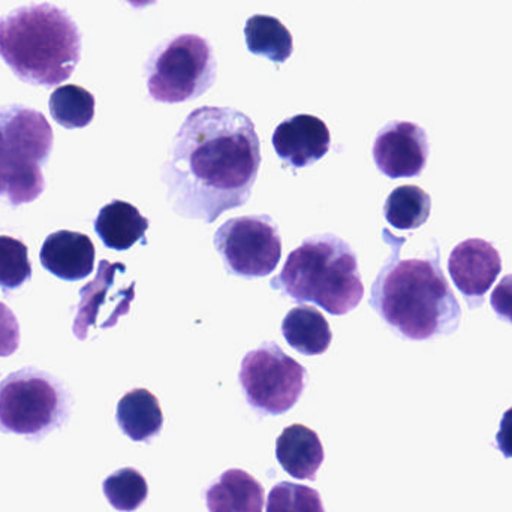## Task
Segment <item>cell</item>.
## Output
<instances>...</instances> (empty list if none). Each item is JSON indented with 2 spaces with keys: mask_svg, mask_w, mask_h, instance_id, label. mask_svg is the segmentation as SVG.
<instances>
[{
  "mask_svg": "<svg viewBox=\"0 0 512 512\" xmlns=\"http://www.w3.org/2000/svg\"><path fill=\"white\" fill-rule=\"evenodd\" d=\"M0 57L24 83L59 86L80 62L81 33L65 9L23 6L0 20Z\"/></svg>",
  "mask_w": 512,
  "mask_h": 512,
  "instance_id": "3957f363",
  "label": "cell"
},
{
  "mask_svg": "<svg viewBox=\"0 0 512 512\" xmlns=\"http://www.w3.org/2000/svg\"><path fill=\"white\" fill-rule=\"evenodd\" d=\"M496 445L505 459H512V408L505 412L496 435Z\"/></svg>",
  "mask_w": 512,
  "mask_h": 512,
  "instance_id": "83f0119b",
  "label": "cell"
},
{
  "mask_svg": "<svg viewBox=\"0 0 512 512\" xmlns=\"http://www.w3.org/2000/svg\"><path fill=\"white\" fill-rule=\"evenodd\" d=\"M95 245L89 237L75 231H57L42 245V267L68 282L86 279L95 268Z\"/></svg>",
  "mask_w": 512,
  "mask_h": 512,
  "instance_id": "5bb4252c",
  "label": "cell"
},
{
  "mask_svg": "<svg viewBox=\"0 0 512 512\" xmlns=\"http://www.w3.org/2000/svg\"><path fill=\"white\" fill-rule=\"evenodd\" d=\"M259 167L261 143L251 117L230 107H201L177 131L161 180L176 215L213 224L248 203Z\"/></svg>",
  "mask_w": 512,
  "mask_h": 512,
  "instance_id": "6da1fadb",
  "label": "cell"
},
{
  "mask_svg": "<svg viewBox=\"0 0 512 512\" xmlns=\"http://www.w3.org/2000/svg\"><path fill=\"white\" fill-rule=\"evenodd\" d=\"M32 277L27 246L20 240L0 236V288L8 292L20 288Z\"/></svg>",
  "mask_w": 512,
  "mask_h": 512,
  "instance_id": "cb8c5ba5",
  "label": "cell"
},
{
  "mask_svg": "<svg viewBox=\"0 0 512 512\" xmlns=\"http://www.w3.org/2000/svg\"><path fill=\"white\" fill-rule=\"evenodd\" d=\"M330 129L319 117L297 114L283 120L273 134L277 156L292 168H306L330 150Z\"/></svg>",
  "mask_w": 512,
  "mask_h": 512,
  "instance_id": "4fadbf2b",
  "label": "cell"
},
{
  "mask_svg": "<svg viewBox=\"0 0 512 512\" xmlns=\"http://www.w3.org/2000/svg\"><path fill=\"white\" fill-rule=\"evenodd\" d=\"M53 140L44 114L23 105L0 107V197L11 206L41 197L42 167L50 158Z\"/></svg>",
  "mask_w": 512,
  "mask_h": 512,
  "instance_id": "5b68a950",
  "label": "cell"
},
{
  "mask_svg": "<svg viewBox=\"0 0 512 512\" xmlns=\"http://www.w3.org/2000/svg\"><path fill=\"white\" fill-rule=\"evenodd\" d=\"M391 255L376 276L369 304L385 324L408 340H427L457 330L462 318L459 301L439 267L438 255L402 259L405 239L382 231Z\"/></svg>",
  "mask_w": 512,
  "mask_h": 512,
  "instance_id": "7a4b0ae2",
  "label": "cell"
},
{
  "mask_svg": "<svg viewBox=\"0 0 512 512\" xmlns=\"http://www.w3.org/2000/svg\"><path fill=\"white\" fill-rule=\"evenodd\" d=\"M270 286L297 303L316 304L334 316L357 309L364 297L357 255L345 240L328 233L304 240L288 255Z\"/></svg>",
  "mask_w": 512,
  "mask_h": 512,
  "instance_id": "277c9868",
  "label": "cell"
},
{
  "mask_svg": "<svg viewBox=\"0 0 512 512\" xmlns=\"http://www.w3.org/2000/svg\"><path fill=\"white\" fill-rule=\"evenodd\" d=\"M432 212L430 195L418 186H400L388 195L384 215L397 230L409 231L423 227Z\"/></svg>",
  "mask_w": 512,
  "mask_h": 512,
  "instance_id": "44dd1931",
  "label": "cell"
},
{
  "mask_svg": "<svg viewBox=\"0 0 512 512\" xmlns=\"http://www.w3.org/2000/svg\"><path fill=\"white\" fill-rule=\"evenodd\" d=\"M125 2H128L132 8L141 9L144 6L155 5L158 0H125Z\"/></svg>",
  "mask_w": 512,
  "mask_h": 512,
  "instance_id": "f1b7e54d",
  "label": "cell"
},
{
  "mask_svg": "<svg viewBox=\"0 0 512 512\" xmlns=\"http://www.w3.org/2000/svg\"><path fill=\"white\" fill-rule=\"evenodd\" d=\"M72 397L50 373L26 367L0 382V432L39 442L71 414Z\"/></svg>",
  "mask_w": 512,
  "mask_h": 512,
  "instance_id": "8992f818",
  "label": "cell"
},
{
  "mask_svg": "<svg viewBox=\"0 0 512 512\" xmlns=\"http://www.w3.org/2000/svg\"><path fill=\"white\" fill-rule=\"evenodd\" d=\"M149 225V219L137 207L120 200L102 207L95 219L96 234L105 248L114 251H128L138 242L146 246Z\"/></svg>",
  "mask_w": 512,
  "mask_h": 512,
  "instance_id": "2e32d148",
  "label": "cell"
},
{
  "mask_svg": "<svg viewBox=\"0 0 512 512\" xmlns=\"http://www.w3.org/2000/svg\"><path fill=\"white\" fill-rule=\"evenodd\" d=\"M267 512H325L315 489L294 483H279L268 493Z\"/></svg>",
  "mask_w": 512,
  "mask_h": 512,
  "instance_id": "d4e9b609",
  "label": "cell"
},
{
  "mask_svg": "<svg viewBox=\"0 0 512 512\" xmlns=\"http://www.w3.org/2000/svg\"><path fill=\"white\" fill-rule=\"evenodd\" d=\"M451 279L456 288L468 298L472 309L480 307L502 271V259L492 243L469 239L451 252L448 261Z\"/></svg>",
  "mask_w": 512,
  "mask_h": 512,
  "instance_id": "7c38bea8",
  "label": "cell"
},
{
  "mask_svg": "<svg viewBox=\"0 0 512 512\" xmlns=\"http://www.w3.org/2000/svg\"><path fill=\"white\" fill-rule=\"evenodd\" d=\"M105 498L114 510L137 511L149 496L146 478L132 468H123L111 474L102 484Z\"/></svg>",
  "mask_w": 512,
  "mask_h": 512,
  "instance_id": "603a6c76",
  "label": "cell"
},
{
  "mask_svg": "<svg viewBox=\"0 0 512 512\" xmlns=\"http://www.w3.org/2000/svg\"><path fill=\"white\" fill-rule=\"evenodd\" d=\"M213 243L225 270L245 279L273 273L282 256L279 230L267 215L230 219L216 231Z\"/></svg>",
  "mask_w": 512,
  "mask_h": 512,
  "instance_id": "9c48e42d",
  "label": "cell"
},
{
  "mask_svg": "<svg viewBox=\"0 0 512 512\" xmlns=\"http://www.w3.org/2000/svg\"><path fill=\"white\" fill-rule=\"evenodd\" d=\"M20 346V325L17 316L6 304L0 303V357H9Z\"/></svg>",
  "mask_w": 512,
  "mask_h": 512,
  "instance_id": "484cf974",
  "label": "cell"
},
{
  "mask_svg": "<svg viewBox=\"0 0 512 512\" xmlns=\"http://www.w3.org/2000/svg\"><path fill=\"white\" fill-rule=\"evenodd\" d=\"M239 379L252 409L261 415H282L300 400L307 370L277 343L264 342L245 355Z\"/></svg>",
  "mask_w": 512,
  "mask_h": 512,
  "instance_id": "ba28073f",
  "label": "cell"
},
{
  "mask_svg": "<svg viewBox=\"0 0 512 512\" xmlns=\"http://www.w3.org/2000/svg\"><path fill=\"white\" fill-rule=\"evenodd\" d=\"M264 487L242 469L224 472L206 492L209 512H262Z\"/></svg>",
  "mask_w": 512,
  "mask_h": 512,
  "instance_id": "e0dca14e",
  "label": "cell"
},
{
  "mask_svg": "<svg viewBox=\"0 0 512 512\" xmlns=\"http://www.w3.org/2000/svg\"><path fill=\"white\" fill-rule=\"evenodd\" d=\"M116 420L120 430L134 442H150L164 427L158 399L144 388H135L120 399Z\"/></svg>",
  "mask_w": 512,
  "mask_h": 512,
  "instance_id": "ac0fdd59",
  "label": "cell"
},
{
  "mask_svg": "<svg viewBox=\"0 0 512 512\" xmlns=\"http://www.w3.org/2000/svg\"><path fill=\"white\" fill-rule=\"evenodd\" d=\"M324 457L318 433L303 424L286 427L277 438V462L292 478L315 481Z\"/></svg>",
  "mask_w": 512,
  "mask_h": 512,
  "instance_id": "9a60e30c",
  "label": "cell"
},
{
  "mask_svg": "<svg viewBox=\"0 0 512 512\" xmlns=\"http://www.w3.org/2000/svg\"><path fill=\"white\" fill-rule=\"evenodd\" d=\"M50 114L66 129L86 128L95 117V96L83 87L68 84L50 96Z\"/></svg>",
  "mask_w": 512,
  "mask_h": 512,
  "instance_id": "7402d4cb",
  "label": "cell"
},
{
  "mask_svg": "<svg viewBox=\"0 0 512 512\" xmlns=\"http://www.w3.org/2000/svg\"><path fill=\"white\" fill-rule=\"evenodd\" d=\"M216 59L207 39L192 33L162 42L146 65L153 101L179 104L200 98L216 81Z\"/></svg>",
  "mask_w": 512,
  "mask_h": 512,
  "instance_id": "52a82bcc",
  "label": "cell"
},
{
  "mask_svg": "<svg viewBox=\"0 0 512 512\" xmlns=\"http://www.w3.org/2000/svg\"><path fill=\"white\" fill-rule=\"evenodd\" d=\"M282 334L288 345L303 355H322L330 348L333 333L325 316L312 306L289 310L282 321Z\"/></svg>",
  "mask_w": 512,
  "mask_h": 512,
  "instance_id": "d6986e66",
  "label": "cell"
},
{
  "mask_svg": "<svg viewBox=\"0 0 512 512\" xmlns=\"http://www.w3.org/2000/svg\"><path fill=\"white\" fill-rule=\"evenodd\" d=\"M429 159V141L423 128L411 122H391L376 135L373 161L390 179L417 177Z\"/></svg>",
  "mask_w": 512,
  "mask_h": 512,
  "instance_id": "8fae6325",
  "label": "cell"
},
{
  "mask_svg": "<svg viewBox=\"0 0 512 512\" xmlns=\"http://www.w3.org/2000/svg\"><path fill=\"white\" fill-rule=\"evenodd\" d=\"M490 301L499 318L512 324V274L505 276L493 289Z\"/></svg>",
  "mask_w": 512,
  "mask_h": 512,
  "instance_id": "4316f807",
  "label": "cell"
},
{
  "mask_svg": "<svg viewBox=\"0 0 512 512\" xmlns=\"http://www.w3.org/2000/svg\"><path fill=\"white\" fill-rule=\"evenodd\" d=\"M125 271L126 265L122 262L111 264L102 259L95 279L80 289L81 300L72 325L78 340L87 339L90 328L98 325L99 316H105L104 330H107L117 324L120 316L128 315L135 298V282L126 288H116V273Z\"/></svg>",
  "mask_w": 512,
  "mask_h": 512,
  "instance_id": "30bf717a",
  "label": "cell"
},
{
  "mask_svg": "<svg viewBox=\"0 0 512 512\" xmlns=\"http://www.w3.org/2000/svg\"><path fill=\"white\" fill-rule=\"evenodd\" d=\"M246 45L256 56L285 63L294 51L291 32L271 15H254L245 24Z\"/></svg>",
  "mask_w": 512,
  "mask_h": 512,
  "instance_id": "ffe728a7",
  "label": "cell"
}]
</instances>
